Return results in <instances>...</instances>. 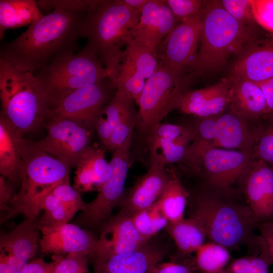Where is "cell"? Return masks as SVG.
Returning <instances> with one entry per match:
<instances>
[{
  "label": "cell",
  "mask_w": 273,
  "mask_h": 273,
  "mask_svg": "<svg viewBox=\"0 0 273 273\" xmlns=\"http://www.w3.org/2000/svg\"><path fill=\"white\" fill-rule=\"evenodd\" d=\"M191 273H193L192 272H191Z\"/></svg>",
  "instance_id": "51"
},
{
  "label": "cell",
  "mask_w": 273,
  "mask_h": 273,
  "mask_svg": "<svg viewBox=\"0 0 273 273\" xmlns=\"http://www.w3.org/2000/svg\"><path fill=\"white\" fill-rule=\"evenodd\" d=\"M76 167L73 187L79 193L100 191L112 174L105 150L95 144L85 151Z\"/></svg>",
  "instance_id": "26"
},
{
  "label": "cell",
  "mask_w": 273,
  "mask_h": 273,
  "mask_svg": "<svg viewBox=\"0 0 273 273\" xmlns=\"http://www.w3.org/2000/svg\"><path fill=\"white\" fill-rule=\"evenodd\" d=\"M39 246L43 253L65 255L80 253L90 258L98 238L90 231L77 224L62 223L40 227Z\"/></svg>",
  "instance_id": "18"
},
{
  "label": "cell",
  "mask_w": 273,
  "mask_h": 273,
  "mask_svg": "<svg viewBox=\"0 0 273 273\" xmlns=\"http://www.w3.org/2000/svg\"><path fill=\"white\" fill-rule=\"evenodd\" d=\"M1 114L22 134L43 126L52 109L49 96L32 72L0 58Z\"/></svg>",
  "instance_id": "5"
},
{
  "label": "cell",
  "mask_w": 273,
  "mask_h": 273,
  "mask_svg": "<svg viewBox=\"0 0 273 273\" xmlns=\"http://www.w3.org/2000/svg\"><path fill=\"white\" fill-rule=\"evenodd\" d=\"M190 194L184 186L180 178L172 172L170 179L157 201L161 211L168 222L178 221L184 218Z\"/></svg>",
  "instance_id": "32"
},
{
  "label": "cell",
  "mask_w": 273,
  "mask_h": 273,
  "mask_svg": "<svg viewBox=\"0 0 273 273\" xmlns=\"http://www.w3.org/2000/svg\"><path fill=\"white\" fill-rule=\"evenodd\" d=\"M190 216L201 224L210 242L229 251L247 246L259 254L257 223L246 202L203 188L193 197Z\"/></svg>",
  "instance_id": "2"
},
{
  "label": "cell",
  "mask_w": 273,
  "mask_h": 273,
  "mask_svg": "<svg viewBox=\"0 0 273 273\" xmlns=\"http://www.w3.org/2000/svg\"><path fill=\"white\" fill-rule=\"evenodd\" d=\"M257 229V243L259 256L268 266L273 265V221H266L258 223Z\"/></svg>",
  "instance_id": "41"
},
{
  "label": "cell",
  "mask_w": 273,
  "mask_h": 273,
  "mask_svg": "<svg viewBox=\"0 0 273 273\" xmlns=\"http://www.w3.org/2000/svg\"><path fill=\"white\" fill-rule=\"evenodd\" d=\"M101 0H42L37 2L39 8L47 10L56 8L88 15L93 12Z\"/></svg>",
  "instance_id": "38"
},
{
  "label": "cell",
  "mask_w": 273,
  "mask_h": 273,
  "mask_svg": "<svg viewBox=\"0 0 273 273\" xmlns=\"http://www.w3.org/2000/svg\"><path fill=\"white\" fill-rule=\"evenodd\" d=\"M195 262L202 273H227L225 266L231 259L229 250L213 243H205L196 252Z\"/></svg>",
  "instance_id": "33"
},
{
  "label": "cell",
  "mask_w": 273,
  "mask_h": 273,
  "mask_svg": "<svg viewBox=\"0 0 273 273\" xmlns=\"http://www.w3.org/2000/svg\"><path fill=\"white\" fill-rule=\"evenodd\" d=\"M52 258L54 264V273H89V259L84 254L52 255Z\"/></svg>",
  "instance_id": "36"
},
{
  "label": "cell",
  "mask_w": 273,
  "mask_h": 273,
  "mask_svg": "<svg viewBox=\"0 0 273 273\" xmlns=\"http://www.w3.org/2000/svg\"><path fill=\"white\" fill-rule=\"evenodd\" d=\"M165 229L174 242L178 252L184 256L195 253L207 239L201 224L191 216L168 222Z\"/></svg>",
  "instance_id": "30"
},
{
  "label": "cell",
  "mask_w": 273,
  "mask_h": 273,
  "mask_svg": "<svg viewBox=\"0 0 273 273\" xmlns=\"http://www.w3.org/2000/svg\"><path fill=\"white\" fill-rule=\"evenodd\" d=\"M132 135L114 151L109 162L112 174L96 197L86 203L75 220L76 224L86 230L95 229L108 220L113 209L120 205L124 197L127 175Z\"/></svg>",
  "instance_id": "11"
},
{
  "label": "cell",
  "mask_w": 273,
  "mask_h": 273,
  "mask_svg": "<svg viewBox=\"0 0 273 273\" xmlns=\"http://www.w3.org/2000/svg\"><path fill=\"white\" fill-rule=\"evenodd\" d=\"M261 122L250 121L229 108L215 116L196 117L193 122L188 124L193 130L195 139L187 150L198 151L218 148L252 150Z\"/></svg>",
  "instance_id": "10"
},
{
  "label": "cell",
  "mask_w": 273,
  "mask_h": 273,
  "mask_svg": "<svg viewBox=\"0 0 273 273\" xmlns=\"http://www.w3.org/2000/svg\"><path fill=\"white\" fill-rule=\"evenodd\" d=\"M35 0L0 1V38L5 30L30 25L44 16Z\"/></svg>",
  "instance_id": "29"
},
{
  "label": "cell",
  "mask_w": 273,
  "mask_h": 273,
  "mask_svg": "<svg viewBox=\"0 0 273 273\" xmlns=\"http://www.w3.org/2000/svg\"><path fill=\"white\" fill-rule=\"evenodd\" d=\"M230 77L231 103L229 109L255 122H260L269 116L264 96L256 83Z\"/></svg>",
  "instance_id": "27"
},
{
  "label": "cell",
  "mask_w": 273,
  "mask_h": 273,
  "mask_svg": "<svg viewBox=\"0 0 273 273\" xmlns=\"http://www.w3.org/2000/svg\"><path fill=\"white\" fill-rule=\"evenodd\" d=\"M240 189L257 224L273 221V168L254 159L243 177Z\"/></svg>",
  "instance_id": "17"
},
{
  "label": "cell",
  "mask_w": 273,
  "mask_h": 273,
  "mask_svg": "<svg viewBox=\"0 0 273 273\" xmlns=\"http://www.w3.org/2000/svg\"><path fill=\"white\" fill-rule=\"evenodd\" d=\"M220 1L223 8L239 22L249 27L259 26L254 18L251 0Z\"/></svg>",
  "instance_id": "39"
},
{
  "label": "cell",
  "mask_w": 273,
  "mask_h": 273,
  "mask_svg": "<svg viewBox=\"0 0 273 273\" xmlns=\"http://www.w3.org/2000/svg\"><path fill=\"white\" fill-rule=\"evenodd\" d=\"M172 172L165 166L150 164L146 173L134 184L120 204V212L131 216L153 205L170 179Z\"/></svg>",
  "instance_id": "23"
},
{
  "label": "cell",
  "mask_w": 273,
  "mask_h": 273,
  "mask_svg": "<svg viewBox=\"0 0 273 273\" xmlns=\"http://www.w3.org/2000/svg\"><path fill=\"white\" fill-rule=\"evenodd\" d=\"M150 164L165 166L180 163L194 141L192 129L187 125L159 123L147 134Z\"/></svg>",
  "instance_id": "16"
},
{
  "label": "cell",
  "mask_w": 273,
  "mask_h": 273,
  "mask_svg": "<svg viewBox=\"0 0 273 273\" xmlns=\"http://www.w3.org/2000/svg\"><path fill=\"white\" fill-rule=\"evenodd\" d=\"M22 170L21 187L7 210L1 213L3 223L22 214L26 219L35 221L42 210V198L55 187L69 181L70 168L43 151L35 143L24 139L21 141Z\"/></svg>",
  "instance_id": "4"
},
{
  "label": "cell",
  "mask_w": 273,
  "mask_h": 273,
  "mask_svg": "<svg viewBox=\"0 0 273 273\" xmlns=\"http://www.w3.org/2000/svg\"><path fill=\"white\" fill-rule=\"evenodd\" d=\"M54 264L41 258L34 259L26 264L20 273H54Z\"/></svg>",
  "instance_id": "46"
},
{
  "label": "cell",
  "mask_w": 273,
  "mask_h": 273,
  "mask_svg": "<svg viewBox=\"0 0 273 273\" xmlns=\"http://www.w3.org/2000/svg\"><path fill=\"white\" fill-rule=\"evenodd\" d=\"M103 83L86 85L71 93L53 107L49 117L71 118L94 131L101 111L112 98L109 88H112Z\"/></svg>",
  "instance_id": "15"
},
{
  "label": "cell",
  "mask_w": 273,
  "mask_h": 273,
  "mask_svg": "<svg viewBox=\"0 0 273 273\" xmlns=\"http://www.w3.org/2000/svg\"><path fill=\"white\" fill-rule=\"evenodd\" d=\"M260 36L258 27L241 24L222 7L220 1H206L193 74L221 68L233 56H238Z\"/></svg>",
  "instance_id": "3"
},
{
  "label": "cell",
  "mask_w": 273,
  "mask_h": 273,
  "mask_svg": "<svg viewBox=\"0 0 273 273\" xmlns=\"http://www.w3.org/2000/svg\"><path fill=\"white\" fill-rule=\"evenodd\" d=\"M137 117L138 112L135 111L134 106L124 115L116 126L106 147V149L114 151L132 135Z\"/></svg>",
  "instance_id": "37"
},
{
  "label": "cell",
  "mask_w": 273,
  "mask_h": 273,
  "mask_svg": "<svg viewBox=\"0 0 273 273\" xmlns=\"http://www.w3.org/2000/svg\"><path fill=\"white\" fill-rule=\"evenodd\" d=\"M205 2L201 0H165L167 5L178 23L202 11Z\"/></svg>",
  "instance_id": "42"
},
{
  "label": "cell",
  "mask_w": 273,
  "mask_h": 273,
  "mask_svg": "<svg viewBox=\"0 0 273 273\" xmlns=\"http://www.w3.org/2000/svg\"><path fill=\"white\" fill-rule=\"evenodd\" d=\"M252 153L255 159L261 160L273 168V115L261 122Z\"/></svg>",
  "instance_id": "35"
},
{
  "label": "cell",
  "mask_w": 273,
  "mask_h": 273,
  "mask_svg": "<svg viewBox=\"0 0 273 273\" xmlns=\"http://www.w3.org/2000/svg\"><path fill=\"white\" fill-rule=\"evenodd\" d=\"M233 78L255 83L273 77V34L259 36L238 56Z\"/></svg>",
  "instance_id": "20"
},
{
  "label": "cell",
  "mask_w": 273,
  "mask_h": 273,
  "mask_svg": "<svg viewBox=\"0 0 273 273\" xmlns=\"http://www.w3.org/2000/svg\"><path fill=\"white\" fill-rule=\"evenodd\" d=\"M134 103L133 99L124 93L116 90L101 111L95 129L105 148L116 126L124 115L134 106Z\"/></svg>",
  "instance_id": "31"
},
{
  "label": "cell",
  "mask_w": 273,
  "mask_h": 273,
  "mask_svg": "<svg viewBox=\"0 0 273 273\" xmlns=\"http://www.w3.org/2000/svg\"><path fill=\"white\" fill-rule=\"evenodd\" d=\"M178 23L165 0H149L141 14L133 40L156 51Z\"/></svg>",
  "instance_id": "22"
},
{
  "label": "cell",
  "mask_w": 273,
  "mask_h": 273,
  "mask_svg": "<svg viewBox=\"0 0 273 273\" xmlns=\"http://www.w3.org/2000/svg\"><path fill=\"white\" fill-rule=\"evenodd\" d=\"M254 159L252 150L208 148L198 151L187 149L180 164L200 178L203 188L235 197Z\"/></svg>",
  "instance_id": "7"
},
{
  "label": "cell",
  "mask_w": 273,
  "mask_h": 273,
  "mask_svg": "<svg viewBox=\"0 0 273 273\" xmlns=\"http://www.w3.org/2000/svg\"><path fill=\"white\" fill-rule=\"evenodd\" d=\"M192 271L186 265L172 261L158 263L149 273H191Z\"/></svg>",
  "instance_id": "47"
},
{
  "label": "cell",
  "mask_w": 273,
  "mask_h": 273,
  "mask_svg": "<svg viewBox=\"0 0 273 273\" xmlns=\"http://www.w3.org/2000/svg\"><path fill=\"white\" fill-rule=\"evenodd\" d=\"M131 218L140 235L147 241L165 229L168 223L157 202L150 207L135 213Z\"/></svg>",
  "instance_id": "34"
},
{
  "label": "cell",
  "mask_w": 273,
  "mask_h": 273,
  "mask_svg": "<svg viewBox=\"0 0 273 273\" xmlns=\"http://www.w3.org/2000/svg\"><path fill=\"white\" fill-rule=\"evenodd\" d=\"M0 273H19L6 260L0 259Z\"/></svg>",
  "instance_id": "50"
},
{
  "label": "cell",
  "mask_w": 273,
  "mask_h": 273,
  "mask_svg": "<svg viewBox=\"0 0 273 273\" xmlns=\"http://www.w3.org/2000/svg\"><path fill=\"white\" fill-rule=\"evenodd\" d=\"M129 7L142 13L149 0H123Z\"/></svg>",
  "instance_id": "49"
},
{
  "label": "cell",
  "mask_w": 273,
  "mask_h": 273,
  "mask_svg": "<svg viewBox=\"0 0 273 273\" xmlns=\"http://www.w3.org/2000/svg\"><path fill=\"white\" fill-rule=\"evenodd\" d=\"M257 24L273 34V0H251Z\"/></svg>",
  "instance_id": "43"
},
{
  "label": "cell",
  "mask_w": 273,
  "mask_h": 273,
  "mask_svg": "<svg viewBox=\"0 0 273 273\" xmlns=\"http://www.w3.org/2000/svg\"><path fill=\"white\" fill-rule=\"evenodd\" d=\"M203 9L179 22L156 51L158 64L181 76L192 71L199 47Z\"/></svg>",
  "instance_id": "13"
},
{
  "label": "cell",
  "mask_w": 273,
  "mask_h": 273,
  "mask_svg": "<svg viewBox=\"0 0 273 273\" xmlns=\"http://www.w3.org/2000/svg\"><path fill=\"white\" fill-rule=\"evenodd\" d=\"M35 75L47 92L53 108L74 90L109 79L111 72L86 44L81 51L57 59Z\"/></svg>",
  "instance_id": "8"
},
{
  "label": "cell",
  "mask_w": 273,
  "mask_h": 273,
  "mask_svg": "<svg viewBox=\"0 0 273 273\" xmlns=\"http://www.w3.org/2000/svg\"><path fill=\"white\" fill-rule=\"evenodd\" d=\"M148 242L140 235L131 216L120 212L101 225L94 254L89 261L133 251Z\"/></svg>",
  "instance_id": "19"
},
{
  "label": "cell",
  "mask_w": 273,
  "mask_h": 273,
  "mask_svg": "<svg viewBox=\"0 0 273 273\" xmlns=\"http://www.w3.org/2000/svg\"><path fill=\"white\" fill-rule=\"evenodd\" d=\"M191 83L189 75H179L158 64L147 80L136 104L139 110L135 128L147 134L170 112L177 109Z\"/></svg>",
  "instance_id": "9"
},
{
  "label": "cell",
  "mask_w": 273,
  "mask_h": 273,
  "mask_svg": "<svg viewBox=\"0 0 273 273\" xmlns=\"http://www.w3.org/2000/svg\"><path fill=\"white\" fill-rule=\"evenodd\" d=\"M87 15L55 8L3 44L0 58L35 75L57 59L75 53Z\"/></svg>",
  "instance_id": "1"
},
{
  "label": "cell",
  "mask_w": 273,
  "mask_h": 273,
  "mask_svg": "<svg viewBox=\"0 0 273 273\" xmlns=\"http://www.w3.org/2000/svg\"><path fill=\"white\" fill-rule=\"evenodd\" d=\"M256 84L260 88L264 96L269 116L273 115V77Z\"/></svg>",
  "instance_id": "48"
},
{
  "label": "cell",
  "mask_w": 273,
  "mask_h": 273,
  "mask_svg": "<svg viewBox=\"0 0 273 273\" xmlns=\"http://www.w3.org/2000/svg\"><path fill=\"white\" fill-rule=\"evenodd\" d=\"M16 193L14 185L5 177L0 176V209L1 213L7 210Z\"/></svg>",
  "instance_id": "45"
},
{
  "label": "cell",
  "mask_w": 273,
  "mask_h": 273,
  "mask_svg": "<svg viewBox=\"0 0 273 273\" xmlns=\"http://www.w3.org/2000/svg\"><path fill=\"white\" fill-rule=\"evenodd\" d=\"M158 65L156 51L133 40L123 51L109 78L110 86L137 104L147 80L155 72Z\"/></svg>",
  "instance_id": "14"
},
{
  "label": "cell",
  "mask_w": 273,
  "mask_h": 273,
  "mask_svg": "<svg viewBox=\"0 0 273 273\" xmlns=\"http://www.w3.org/2000/svg\"><path fill=\"white\" fill-rule=\"evenodd\" d=\"M141 14L123 0H102L82 21L80 36L87 39L86 45L97 53L111 76L133 40Z\"/></svg>",
  "instance_id": "6"
},
{
  "label": "cell",
  "mask_w": 273,
  "mask_h": 273,
  "mask_svg": "<svg viewBox=\"0 0 273 273\" xmlns=\"http://www.w3.org/2000/svg\"><path fill=\"white\" fill-rule=\"evenodd\" d=\"M43 127L47 135L36 144L70 169L76 167L91 145L94 131L73 119L58 116L49 117Z\"/></svg>",
  "instance_id": "12"
},
{
  "label": "cell",
  "mask_w": 273,
  "mask_h": 273,
  "mask_svg": "<svg viewBox=\"0 0 273 273\" xmlns=\"http://www.w3.org/2000/svg\"><path fill=\"white\" fill-rule=\"evenodd\" d=\"M39 231L35 221L25 218L10 232L1 234L0 255L21 271L37 250Z\"/></svg>",
  "instance_id": "25"
},
{
  "label": "cell",
  "mask_w": 273,
  "mask_h": 273,
  "mask_svg": "<svg viewBox=\"0 0 273 273\" xmlns=\"http://www.w3.org/2000/svg\"><path fill=\"white\" fill-rule=\"evenodd\" d=\"M61 202L82 211L85 204L80 193L71 187L69 181L64 182L55 187L51 191Z\"/></svg>",
  "instance_id": "44"
},
{
  "label": "cell",
  "mask_w": 273,
  "mask_h": 273,
  "mask_svg": "<svg viewBox=\"0 0 273 273\" xmlns=\"http://www.w3.org/2000/svg\"><path fill=\"white\" fill-rule=\"evenodd\" d=\"M23 134L5 116H0V173L13 185L20 183Z\"/></svg>",
  "instance_id": "28"
},
{
  "label": "cell",
  "mask_w": 273,
  "mask_h": 273,
  "mask_svg": "<svg viewBox=\"0 0 273 273\" xmlns=\"http://www.w3.org/2000/svg\"></svg>",
  "instance_id": "52"
},
{
  "label": "cell",
  "mask_w": 273,
  "mask_h": 273,
  "mask_svg": "<svg viewBox=\"0 0 273 273\" xmlns=\"http://www.w3.org/2000/svg\"><path fill=\"white\" fill-rule=\"evenodd\" d=\"M268 265L258 255L240 257L226 267L227 273H269Z\"/></svg>",
  "instance_id": "40"
},
{
  "label": "cell",
  "mask_w": 273,
  "mask_h": 273,
  "mask_svg": "<svg viewBox=\"0 0 273 273\" xmlns=\"http://www.w3.org/2000/svg\"><path fill=\"white\" fill-rule=\"evenodd\" d=\"M231 80L230 77L204 88L189 90L181 98L177 109L197 118L219 115L230 107Z\"/></svg>",
  "instance_id": "21"
},
{
  "label": "cell",
  "mask_w": 273,
  "mask_h": 273,
  "mask_svg": "<svg viewBox=\"0 0 273 273\" xmlns=\"http://www.w3.org/2000/svg\"><path fill=\"white\" fill-rule=\"evenodd\" d=\"M165 255V250L149 242L133 251L89 261L94 273H149Z\"/></svg>",
  "instance_id": "24"
}]
</instances>
